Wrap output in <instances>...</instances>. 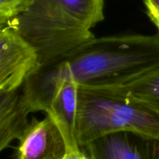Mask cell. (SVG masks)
<instances>
[{
  "label": "cell",
  "instance_id": "14",
  "mask_svg": "<svg viewBox=\"0 0 159 159\" xmlns=\"http://www.w3.org/2000/svg\"><path fill=\"white\" fill-rule=\"evenodd\" d=\"M11 19L8 14L0 12V27H3L8 25L9 20Z\"/></svg>",
  "mask_w": 159,
  "mask_h": 159
},
{
  "label": "cell",
  "instance_id": "15",
  "mask_svg": "<svg viewBox=\"0 0 159 159\" xmlns=\"http://www.w3.org/2000/svg\"><path fill=\"white\" fill-rule=\"evenodd\" d=\"M1 28H2V27H0V29H1Z\"/></svg>",
  "mask_w": 159,
  "mask_h": 159
},
{
  "label": "cell",
  "instance_id": "1",
  "mask_svg": "<svg viewBox=\"0 0 159 159\" xmlns=\"http://www.w3.org/2000/svg\"><path fill=\"white\" fill-rule=\"evenodd\" d=\"M159 67V34H125L90 39L57 62L41 67L70 76L79 88L119 86Z\"/></svg>",
  "mask_w": 159,
  "mask_h": 159
},
{
  "label": "cell",
  "instance_id": "12",
  "mask_svg": "<svg viewBox=\"0 0 159 159\" xmlns=\"http://www.w3.org/2000/svg\"><path fill=\"white\" fill-rule=\"evenodd\" d=\"M147 14L159 30V0H143Z\"/></svg>",
  "mask_w": 159,
  "mask_h": 159
},
{
  "label": "cell",
  "instance_id": "9",
  "mask_svg": "<svg viewBox=\"0 0 159 159\" xmlns=\"http://www.w3.org/2000/svg\"><path fill=\"white\" fill-rule=\"evenodd\" d=\"M105 89L137 99L159 111V67L119 86Z\"/></svg>",
  "mask_w": 159,
  "mask_h": 159
},
{
  "label": "cell",
  "instance_id": "7",
  "mask_svg": "<svg viewBox=\"0 0 159 159\" xmlns=\"http://www.w3.org/2000/svg\"><path fill=\"white\" fill-rule=\"evenodd\" d=\"M18 140L17 159H62L67 152L62 133L48 116L42 120L33 118Z\"/></svg>",
  "mask_w": 159,
  "mask_h": 159
},
{
  "label": "cell",
  "instance_id": "8",
  "mask_svg": "<svg viewBox=\"0 0 159 159\" xmlns=\"http://www.w3.org/2000/svg\"><path fill=\"white\" fill-rule=\"evenodd\" d=\"M30 112L22 87L15 91L0 93V153L12 141L19 140L28 124Z\"/></svg>",
  "mask_w": 159,
  "mask_h": 159
},
{
  "label": "cell",
  "instance_id": "6",
  "mask_svg": "<svg viewBox=\"0 0 159 159\" xmlns=\"http://www.w3.org/2000/svg\"><path fill=\"white\" fill-rule=\"evenodd\" d=\"M81 148L90 159H159V139L133 132L106 134Z\"/></svg>",
  "mask_w": 159,
  "mask_h": 159
},
{
  "label": "cell",
  "instance_id": "11",
  "mask_svg": "<svg viewBox=\"0 0 159 159\" xmlns=\"http://www.w3.org/2000/svg\"><path fill=\"white\" fill-rule=\"evenodd\" d=\"M34 0H0V12L8 14L11 18L25 11Z\"/></svg>",
  "mask_w": 159,
  "mask_h": 159
},
{
  "label": "cell",
  "instance_id": "10",
  "mask_svg": "<svg viewBox=\"0 0 159 159\" xmlns=\"http://www.w3.org/2000/svg\"><path fill=\"white\" fill-rule=\"evenodd\" d=\"M61 9L91 29L105 19V0H52Z\"/></svg>",
  "mask_w": 159,
  "mask_h": 159
},
{
  "label": "cell",
  "instance_id": "3",
  "mask_svg": "<svg viewBox=\"0 0 159 159\" xmlns=\"http://www.w3.org/2000/svg\"><path fill=\"white\" fill-rule=\"evenodd\" d=\"M8 26L34 51L38 68L57 62L94 37L91 29L52 0H34L25 11L9 20Z\"/></svg>",
  "mask_w": 159,
  "mask_h": 159
},
{
  "label": "cell",
  "instance_id": "5",
  "mask_svg": "<svg viewBox=\"0 0 159 159\" xmlns=\"http://www.w3.org/2000/svg\"><path fill=\"white\" fill-rule=\"evenodd\" d=\"M37 68L31 47L8 25L0 29V93L20 88Z\"/></svg>",
  "mask_w": 159,
  "mask_h": 159
},
{
  "label": "cell",
  "instance_id": "4",
  "mask_svg": "<svg viewBox=\"0 0 159 159\" xmlns=\"http://www.w3.org/2000/svg\"><path fill=\"white\" fill-rule=\"evenodd\" d=\"M78 89L70 76H56L42 69L32 72L22 86L31 112L44 111L53 119L65 139L67 151L80 148L76 137Z\"/></svg>",
  "mask_w": 159,
  "mask_h": 159
},
{
  "label": "cell",
  "instance_id": "2",
  "mask_svg": "<svg viewBox=\"0 0 159 159\" xmlns=\"http://www.w3.org/2000/svg\"><path fill=\"white\" fill-rule=\"evenodd\" d=\"M117 132L159 139V111L129 96L105 89L79 88L76 137L80 148Z\"/></svg>",
  "mask_w": 159,
  "mask_h": 159
},
{
  "label": "cell",
  "instance_id": "13",
  "mask_svg": "<svg viewBox=\"0 0 159 159\" xmlns=\"http://www.w3.org/2000/svg\"><path fill=\"white\" fill-rule=\"evenodd\" d=\"M62 159H90L88 154L81 148L68 151Z\"/></svg>",
  "mask_w": 159,
  "mask_h": 159
}]
</instances>
